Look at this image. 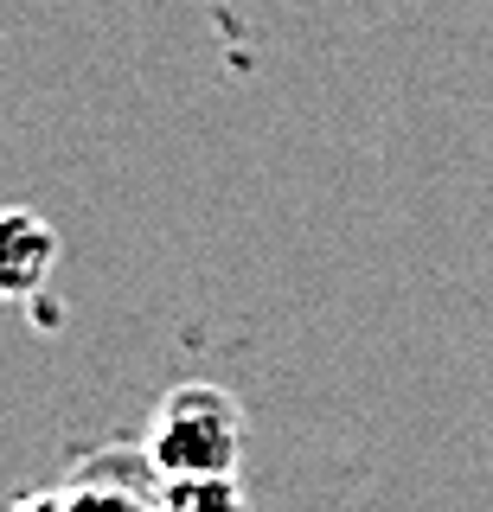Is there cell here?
<instances>
[{
	"label": "cell",
	"instance_id": "2",
	"mask_svg": "<svg viewBox=\"0 0 493 512\" xmlns=\"http://www.w3.org/2000/svg\"><path fill=\"white\" fill-rule=\"evenodd\" d=\"M71 512H161V468L148 448H97L65 480Z\"/></svg>",
	"mask_w": 493,
	"mask_h": 512
},
{
	"label": "cell",
	"instance_id": "3",
	"mask_svg": "<svg viewBox=\"0 0 493 512\" xmlns=\"http://www.w3.org/2000/svg\"><path fill=\"white\" fill-rule=\"evenodd\" d=\"M58 269V231L26 205L0 212V301H33Z\"/></svg>",
	"mask_w": 493,
	"mask_h": 512
},
{
	"label": "cell",
	"instance_id": "5",
	"mask_svg": "<svg viewBox=\"0 0 493 512\" xmlns=\"http://www.w3.org/2000/svg\"><path fill=\"white\" fill-rule=\"evenodd\" d=\"M7 512H71V500H65V487H45V493H20Z\"/></svg>",
	"mask_w": 493,
	"mask_h": 512
},
{
	"label": "cell",
	"instance_id": "4",
	"mask_svg": "<svg viewBox=\"0 0 493 512\" xmlns=\"http://www.w3.org/2000/svg\"><path fill=\"white\" fill-rule=\"evenodd\" d=\"M161 512H250V493L237 474H180L161 480Z\"/></svg>",
	"mask_w": 493,
	"mask_h": 512
},
{
	"label": "cell",
	"instance_id": "1",
	"mask_svg": "<svg viewBox=\"0 0 493 512\" xmlns=\"http://www.w3.org/2000/svg\"><path fill=\"white\" fill-rule=\"evenodd\" d=\"M148 461L161 480L180 474H237L244 461V404L225 384H173L148 416Z\"/></svg>",
	"mask_w": 493,
	"mask_h": 512
}]
</instances>
